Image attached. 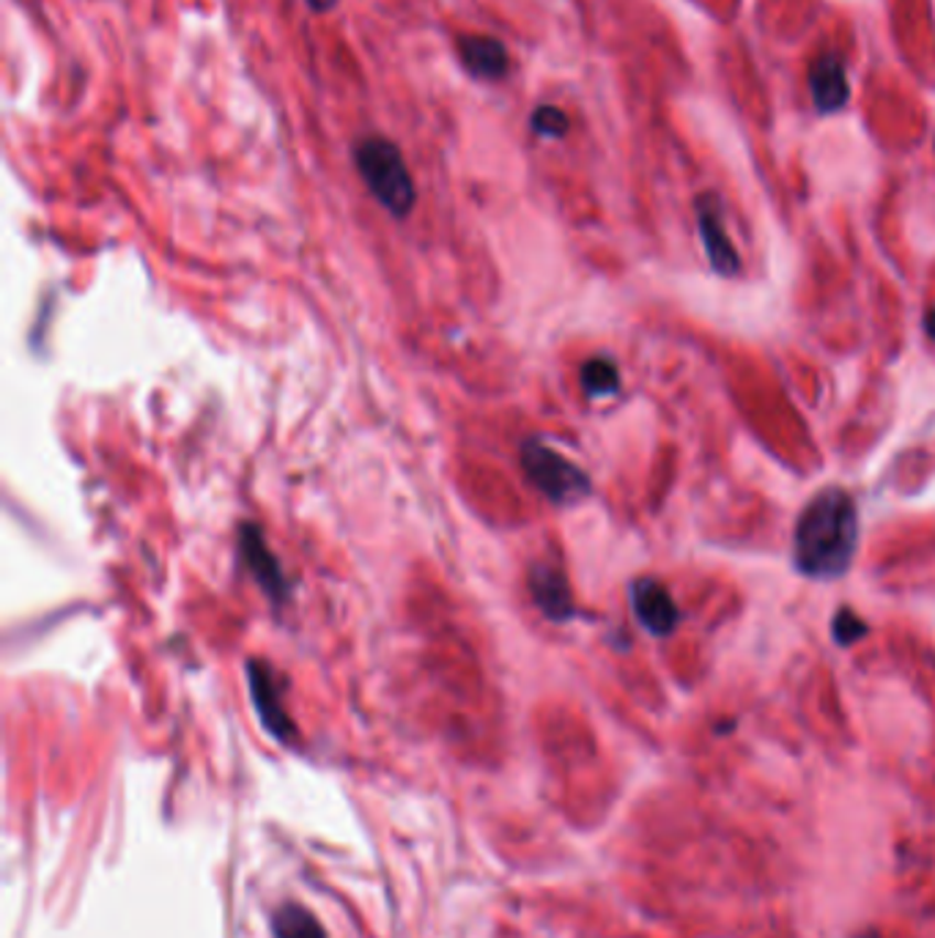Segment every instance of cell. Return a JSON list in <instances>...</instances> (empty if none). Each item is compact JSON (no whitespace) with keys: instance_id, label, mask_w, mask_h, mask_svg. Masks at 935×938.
<instances>
[{"instance_id":"13","label":"cell","mask_w":935,"mask_h":938,"mask_svg":"<svg viewBox=\"0 0 935 938\" xmlns=\"http://www.w3.org/2000/svg\"><path fill=\"white\" fill-rule=\"evenodd\" d=\"M530 127H533L535 135L548 138V141H559V138L568 135V116L557 108V105H541L530 116Z\"/></svg>"},{"instance_id":"5","label":"cell","mask_w":935,"mask_h":938,"mask_svg":"<svg viewBox=\"0 0 935 938\" xmlns=\"http://www.w3.org/2000/svg\"><path fill=\"white\" fill-rule=\"evenodd\" d=\"M694 211H697V228L699 237H703L710 266H714L721 277H736L738 270H741V259H738L736 248H732L730 237H727L719 200H716L714 195H699L697 204H694Z\"/></svg>"},{"instance_id":"14","label":"cell","mask_w":935,"mask_h":938,"mask_svg":"<svg viewBox=\"0 0 935 938\" xmlns=\"http://www.w3.org/2000/svg\"><path fill=\"white\" fill-rule=\"evenodd\" d=\"M831 634H834V640H837V645L848 647V645H854L856 640H861V636L867 634V623L861 621V618L856 615L850 607H842V610L834 615Z\"/></svg>"},{"instance_id":"9","label":"cell","mask_w":935,"mask_h":938,"mask_svg":"<svg viewBox=\"0 0 935 938\" xmlns=\"http://www.w3.org/2000/svg\"><path fill=\"white\" fill-rule=\"evenodd\" d=\"M530 593H533L537 610L554 623H568L576 615L574 596H570L568 579L563 577V571H557L554 566L546 563H537L530 571Z\"/></svg>"},{"instance_id":"8","label":"cell","mask_w":935,"mask_h":938,"mask_svg":"<svg viewBox=\"0 0 935 938\" xmlns=\"http://www.w3.org/2000/svg\"><path fill=\"white\" fill-rule=\"evenodd\" d=\"M239 555H242L248 571L259 579L269 599L274 604H283L285 596H289V582H285V574L280 568L278 557L269 549L264 533L256 524H242V530H239Z\"/></svg>"},{"instance_id":"7","label":"cell","mask_w":935,"mask_h":938,"mask_svg":"<svg viewBox=\"0 0 935 938\" xmlns=\"http://www.w3.org/2000/svg\"><path fill=\"white\" fill-rule=\"evenodd\" d=\"M456 53L464 72L480 83H500L511 72V55L508 47L494 36L483 33H464L456 39Z\"/></svg>"},{"instance_id":"17","label":"cell","mask_w":935,"mask_h":938,"mask_svg":"<svg viewBox=\"0 0 935 938\" xmlns=\"http://www.w3.org/2000/svg\"><path fill=\"white\" fill-rule=\"evenodd\" d=\"M861 938H881V936H876V934H865Z\"/></svg>"},{"instance_id":"11","label":"cell","mask_w":935,"mask_h":938,"mask_svg":"<svg viewBox=\"0 0 935 938\" xmlns=\"http://www.w3.org/2000/svg\"><path fill=\"white\" fill-rule=\"evenodd\" d=\"M274 938H327L322 923L300 903H283L272 917Z\"/></svg>"},{"instance_id":"16","label":"cell","mask_w":935,"mask_h":938,"mask_svg":"<svg viewBox=\"0 0 935 938\" xmlns=\"http://www.w3.org/2000/svg\"><path fill=\"white\" fill-rule=\"evenodd\" d=\"M925 329H927V335H931V338L935 340V310H933V313H927V318H925Z\"/></svg>"},{"instance_id":"15","label":"cell","mask_w":935,"mask_h":938,"mask_svg":"<svg viewBox=\"0 0 935 938\" xmlns=\"http://www.w3.org/2000/svg\"><path fill=\"white\" fill-rule=\"evenodd\" d=\"M305 3L313 14H327V11H333L335 6H338V0H305Z\"/></svg>"},{"instance_id":"6","label":"cell","mask_w":935,"mask_h":938,"mask_svg":"<svg viewBox=\"0 0 935 938\" xmlns=\"http://www.w3.org/2000/svg\"><path fill=\"white\" fill-rule=\"evenodd\" d=\"M631 610H634L637 621L653 636H670L677 629L681 612H677L675 601H672L670 590L664 588L659 579L642 577L634 579L629 588Z\"/></svg>"},{"instance_id":"2","label":"cell","mask_w":935,"mask_h":938,"mask_svg":"<svg viewBox=\"0 0 935 938\" xmlns=\"http://www.w3.org/2000/svg\"><path fill=\"white\" fill-rule=\"evenodd\" d=\"M355 165L368 193L379 200L382 209H388L393 217H406L414 209L417 189H414L412 173H409L401 149L390 138L368 135L357 141Z\"/></svg>"},{"instance_id":"1","label":"cell","mask_w":935,"mask_h":938,"mask_svg":"<svg viewBox=\"0 0 935 938\" xmlns=\"http://www.w3.org/2000/svg\"><path fill=\"white\" fill-rule=\"evenodd\" d=\"M859 546V508L839 486L817 491L796 522L793 555L809 579H839L848 574Z\"/></svg>"},{"instance_id":"12","label":"cell","mask_w":935,"mask_h":938,"mask_svg":"<svg viewBox=\"0 0 935 938\" xmlns=\"http://www.w3.org/2000/svg\"><path fill=\"white\" fill-rule=\"evenodd\" d=\"M581 388L590 399H607L620 390V371L609 357H592L581 366Z\"/></svg>"},{"instance_id":"4","label":"cell","mask_w":935,"mask_h":938,"mask_svg":"<svg viewBox=\"0 0 935 938\" xmlns=\"http://www.w3.org/2000/svg\"><path fill=\"white\" fill-rule=\"evenodd\" d=\"M248 684L250 695H253L256 711H259L261 724L274 735L278 741H294L296 728L291 722L289 711L283 706V689L274 675V669L267 662L250 658L248 662Z\"/></svg>"},{"instance_id":"10","label":"cell","mask_w":935,"mask_h":938,"mask_svg":"<svg viewBox=\"0 0 935 938\" xmlns=\"http://www.w3.org/2000/svg\"><path fill=\"white\" fill-rule=\"evenodd\" d=\"M809 91L820 113H837L848 102V75L839 55L826 53L812 64Z\"/></svg>"},{"instance_id":"3","label":"cell","mask_w":935,"mask_h":938,"mask_svg":"<svg viewBox=\"0 0 935 938\" xmlns=\"http://www.w3.org/2000/svg\"><path fill=\"white\" fill-rule=\"evenodd\" d=\"M522 469L530 483L554 505H574L592 491L590 478L568 456L541 439H528L522 445Z\"/></svg>"}]
</instances>
